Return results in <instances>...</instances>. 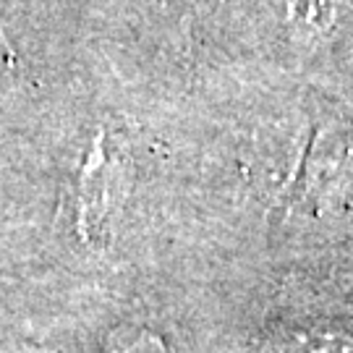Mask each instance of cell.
<instances>
[{
	"label": "cell",
	"instance_id": "cell-2",
	"mask_svg": "<svg viewBox=\"0 0 353 353\" xmlns=\"http://www.w3.org/2000/svg\"><path fill=\"white\" fill-rule=\"evenodd\" d=\"M270 353H353V330L303 327L270 341Z\"/></svg>",
	"mask_w": 353,
	"mask_h": 353
},
{
	"label": "cell",
	"instance_id": "cell-3",
	"mask_svg": "<svg viewBox=\"0 0 353 353\" xmlns=\"http://www.w3.org/2000/svg\"><path fill=\"white\" fill-rule=\"evenodd\" d=\"M105 353H168L165 345L152 335H134L131 341H113Z\"/></svg>",
	"mask_w": 353,
	"mask_h": 353
},
{
	"label": "cell",
	"instance_id": "cell-1",
	"mask_svg": "<svg viewBox=\"0 0 353 353\" xmlns=\"http://www.w3.org/2000/svg\"><path fill=\"white\" fill-rule=\"evenodd\" d=\"M108 214H110V163L105 150V134H100L92 144L79 176L76 217H79V233L84 236V241L97 243L102 239Z\"/></svg>",
	"mask_w": 353,
	"mask_h": 353
},
{
	"label": "cell",
	"instance_id": "cell-4",
	"mask_svg": "<svg viewBox=\"0 0 353 353\" xmlns=\"http://www.w3.org/2000/svg\"><path fill=\"white\" fill-rule=\"evenodd\" d=\"M13 76H16V58H13L11 45L6 42V34L0 29V94H6L11 89Z\"/></svg>",
	"mask_w": 353,
	"mask_h": 353
}]
</instances>
